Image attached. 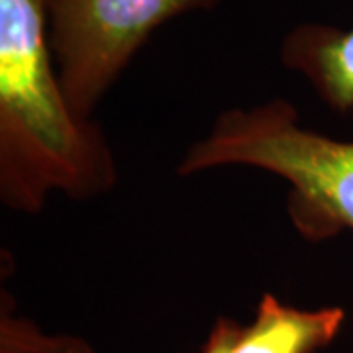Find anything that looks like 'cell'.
<instances>
[{
  "instance_id": "obj_2",
  "label": "cell",
  "mask_w": 353,
  "mask_h": 353,
  "mask_svg": "<svg viewBox=\"0 0 353 353\" xmlns=\"http://www.w3.org/2000/svg\"><path fill=\"white\" fill-rule=\"evenodd\" d=\"M224 165L257 167L285 179L301 201L296 220L308 234L353 230V141L306 130L287 102L220 114L208 136L187 152L179 173Z\"/></svg>"
},
{
  "instance_id": "obj_3",
  "label": "cell",
  "mask_w": 353,
  "mask_h": 353,
  "mask_svg": "<svg viewBox=\"0 0 353 353\" xmlns=\"http://www.w3.org/2000/svg\"><path fill=\"white\" fill-rule=\"evenodd\" d=\"M222 0H46L57 77L71 110L90 120L106 90L153 32Z\"/></svg>"
},
{
  "instance_id": "obj_6",
  "label": "cell",
  "mask_w": 353,
  "mask_h": 353,
  "mask_svg": "<svg viewBox=\"0 0 353 353\" xmlns=\"http://www.w3.org/2000/svg\"><path fill=\"white\" fill-rule=\"evenodd\" d=\"M240 328L241 326H238L236 322H232L228 318H220L210 332L202 353H232Z\"/></svg>"
},
{
  "instance_id": "obj_5",
  "label": "cell",
  "mask_w": 353,
  "mask_h": 353,
  "mask_svg": "<svg viewBox=\"0 0 353 353\" xmlns=\"http://www.w3.org/2000/svg\"><path fill=\"white\" fill-rule=\"evenodd\" d=\"M341 308L301 310L265 294L250 326L240 328L232 353H314L336 338Z\"/></svg>"
},
{
  "instance_id": "obj_4",
  "label": "cell",
  "mask_w": 353,
  "mask_h": 353,
  "mask_svg": "<svg viewBox=\"0 0 353 353\" xmlns=\"http://www.w3.org/2000/svg\"><path fill=\"white\" fill-rule=\"evenodd\" d=\"M281 59L338 112L353 108V28L301 24L283 39Z\"/></svg>"
},
{
  "instance_id": "obj_1",
  "label": "cell",
  "mask_w": 353,
  "mask_h": 353,
  "mask_svg": "<svg viewBox=\"0 0 353 353\" xmlns=\"http://www.w3.org/2000/svg\"><path fill=\"white\" fill-rule=\"evenodd\" d=\"M116 183L101 130L65 99L46 0H0V194L38 212L53 190L85 199Z\"/></svg>"
}]
</instances>
